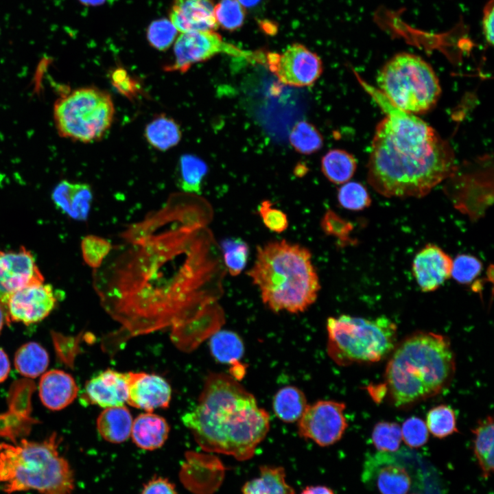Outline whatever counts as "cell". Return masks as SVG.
Listing matches in <instances>:
<instances>
[{
  "mask_svg": "<svg viewBox=\"0 0 494 494\" xmlns=\"http://www.w3.org/2000/svg\"><path fill=\"white\" fill-rule=\"evenodd\" d=\"M120 237L93 272L102 307L121 326L104 338L105 351L171 328L174 344L189 352L221 328L225 315L217 301L226 270L201 213L159 209L128 225Z\"/></svg>",
  "mask_w": 494,
  "mask_h": 494,
  "instance_id": "cell-1",
  "label": "cell"
},
{
  "mask_svg": "<svg viewBox=\"0 0 494 494\" xmlns=\"http://www.w3.org/2000/svg\"><path fill=\"white\" fill-rule=\"evenodd\" d=\"M357 78L386 115L371 142L369 185L385 197L421 198L451 176L458 167L450 144L424 120L397 108Z\"/></svg>",
  "mask_w": 494,
  "mask_h": 494,
  "instance_id": "cell-2",
  "label": "cell"
},
{
  "mask_svg": "<svg viewBox=\"0 0 494 494\" xmlns=\"http://www.w3.org/2000/svg\"><path fill=\"white\" fill-rule=\"evenodd\" d=\"M204 450L251 458L270 430V415L237 379L223 373L204 379L196 406L181 418Z\"/></svg>",
  "mask_w": 494,
  "mask_h": 494,
  "instance_id": "cell-3",
  "label": "cell"
},
{
  "mask_svg": "<svg viewBox=\"0 0 494 494\" xmlns=\"http://www.w3.org/2000/svg\"><path fill=\"white\" fill-rule=\"evenodd\" d=\"M392 351L385 370L384 389L396 407L434 397L450 384L456 364L446 336L416 331L396 344Z\"/></svg>",
  "mask_w": 494,
  "mask_h": 494,
  "instance_id": "cell-4",
  "label": "cell"
},
{
  "mask_svg": "<svg viewBox=\"0 0 494 494\" xmlns=\"http://www.w3.org/2000/svg\"><path fill=\"white\" fill-rule=\"evenodd\" d=\"M247 274L264 305L274 312H303L316 301L320 289L309 250L285 239L257 246Z\"/></svg>",
  "mask_w": 494,
  "mask_h": 494,
  "instance_id": "cell-5",
  "label": "cell"
},
{
  "mask_svg": "<svg viewBox=\"0 0 494 494\" xmlns=\"http://www.w3.org/2000/svg\"><path fill=\"white\" fill-rule=\"evenodd\" d=\"M60 438L53 434L37 442L0 443V489L11 494L34 490L40 494H71L74 473L58 451Z\"/></svg>",
  "mask_w": 494,
  "mask_h": 494,
  "instance_id": "cell-6",
  "label": "cell"
},
{
  "mask_svg": "<svg viewBox=\"0 0 494 494\" xmlns=\"http://www.w3.org/2000/svg\"><path fill=\"white\" fill-rule=\"evenodd\" d=\"M327 352L342 366L377 362L395 349L396 324L386 316L374 318L342 314L327 320Z\"/></svg>",
  "mask_w": 494,
  "mask_h": 494,
  "instance_id": "cell-7",
  "label": "cell"
},
{
  "mask_svg": "<svg viewBox=\"0 0 494 494\" xmlns=\"http://www.w3.org/2000/svg\"><path fill=\"white\" fill-rule=\"evenodd\" d=\"M377 90L397 108L422 114L437 104L441 87L431 65L419 56L400 52L380 69Z\"/></svg>",
  "mask_w": 494,
  "mask_h": 494,
  "instance_id": "cell-8",
  "label": "cell"
},
{
  "mask_svg": "<svg viewBox=\"0 0 494 494\" xmlns=\"http://www.w3.org/2000/svg\"><path fill=\"white\" fill-rule=\"evenodd\" d=\"M111 96L93 86L73 89L54 102L53 118L60 137L81 143L99 140L113 121Z\"/></svg>",
  "mask_w": 494,
  "mask_h": 494,
  "instance_id": "cell-9",
  "label": "cell"
},
{
  "mask_svg": "<svg viewBox=\"0 0 494 494\" xmlns=\"http://www.w3.org/2000/svg\"><path fill=\"white\" fill-rule=\"evenodd\" d=\"M219 54L242 57L250 60H261L257 54L244 51L226 43L215 31L185 32L180 34L174 46V61L165 67L167 71H187L194 64L207 60Z\"/></svg>",
  "mask_w": 494,
  "mask_h": 494,
  "instance_id": "cell-10",
  "label": "cell"
},
{
  "mask_svg": "<svg viewBox=\"0 0 494 494\" xmlns=\"http://www.w3.org/2000/svg\"><path fill=\"white\" fill-rule=\"evenodd\" d=\"M343 402L319 400L307 405L298 421V433L303 438L327 447L341 439L348 426Z\"/></svg>",
  "mask_w": 494,
  "mask_h": 494,
  "instance_id": "cell-11",
  "label": "cell"
},
{
  "mask_svg": "<svg viewBox=\"0 0 494 494\" xmlns=\"http://www.w3.org/2000/svg\"><path fill=\"white\" fill-rule=\"evenodd\" d=\"M265 63L281 83L294 87L313 84L323 71L320 57L299 43L289 46L281 54H268Z\"/></svg>",
  "mask_w": 494,
  "mask_h": 494,
  "instance_id": "cell-12",
  "label": "cell"
},
{
  "mask_svg": "<svg viewBox=\"0 0 494 494\" xmlns=\"http://www.w3.org/2000/svg\"><path fill=\"white\" fill-rule=\"evenodd\" d=\"M57 302L52 287L44 282L27 285L12 294L4 309L6 322H16L25 325L38 322L54 309Z\"/></svg>",
  "mask_w": 494,
  "mask_h": 494,
  "instance_id": "cell-13",
  "label": "cell"
},
{
  "mask_svg": "<svg viewBox=\"0 0 494 494\" xmlns=\"http://www.w3.org/2000/svg\"><path fill=\"white\" fill-rule=\"evenodd\" d=\"M38 282H44V277L30 251L23 247L17 251L0 250V304L3 308L12 294Z\"/></svg>",
  "mask_w": 494,
  "mask_h": 494,
  "instance_id": "cell-14",
  "label": "cell"
},
{
  "mask_svg": "<svg viewBox=\"0 0 494 494\" xmlns=\"http://www.w3.org/2000/svg\"><path fill=\"white\" fill-rule=\"evenodd\" d=\"M128 373V405L147 412L169 406L172 388L160 375L145 372Z\"/></svg>",
  "mask_w": 494,
  "mask_h": 494,
  "instance_id": "cell-15",
  "label": "cell"
},
{
  "mask_svg": "<svg viewBox=\"0 0 494 494\" xmlns=\"http://www.w3.org/2000/svg\"><path fill=\"white\" fill-rule=\"evenodd\" d=\"M452 259L440 247L428 244L420 250L412 261V272L425 292H433L450 277Z\"/></svg>",
  "mask_w": 494,
  "mask_h": 494,
  "instance_id": "cell-16",
  "label": "cell"
},
{
  "mask_svg": "<svg viewBox=\"0 0 494 494\" xmlns=\"http://www.w3.org/2000/svg\"><path fill=\"white\" fill-rule=\"evenodd\" d=\"M127 397L128 373L108 368L86 383L81 399L107 408L124 405Z\"/></svg>",
  "mask_w": 494,
  "mask_h": 494,
  "instance_id": "cell-17",
  "label": "cell"
},
{
  "mask_svg": "<svg viewBox=\"0 0 494 494\" xmlns=\"http://www.w3.org/2000/svg\"><path fill=\"white\" fill-rule=\"evenodd\" d=\"M214 7L212 0H173L169 20L182 33L215 31Z\"/></svg>",
  "mask_w": 494,
  "mask_h": 494,
  "instance_id": "cell-18",
  "label": "cell"
},
{
  "mask_svg": "<svg viewBox=\"0 0 494 494\" xmlns=\"http://www.w3.org/2000/svg\"><path fill=\"white\" fill-rule=\"evenodd\" d=\"M38 390L41 402L46 408L60 410L75 399L78 387L69 373L61 370H51L43 374Z\"/></svg>",
  "mask_w": 494,
  "mask_h": 494,
  "instance_id": "cell-19",
  "label": "cell"
},
{
  "mask_svg": "<svg viewBox=\"0 0 494 494\" xmlns=\"http://www.w3.org/2000/svg\"><path fill=\"white\" fill-rule=\"evenodd\" d=\"M93 192L86 183L62 180L54 189L51 198L56 207L73 220H86L93 201Z\"/></svg>",
  "mask_w": 494,
  "mask_h": 494,
  "instance_id": "cell-20",
  "label": "cell"
},
{
  "mask_svg": "<svg viewBox=\"0 0 494 494\" xmlns=\"http://www.w3.org/2000/svg\"><path fill=\"white\" fill-rule=\"evenodd\" d=\"M169 432V426L163 417L145 412L140 414L133 421L130 435L138 447L152 451L164 445Z\"/></svg>",
  "mask_w": 494,
  "mask_h": 494,
  "instance_id": "cell-21",
  "label": "cell"
},
{
  "mask_svg": "<svg viewBox=\"0 0 494 494\" xmlns=\"http://www.w3.org/2000/svg\"><path fill=\"white\" fill-rule=\"evenodd\" d=\"M133 419L130 410L125 406L105 408L97 419V428L100 436L111 443H121L130 436Z\"/></svg>",
  "mask_w": 494,
  "mask_h": 494,
  "instance_id": "cell-22",
  "label": "cell"
},
{
  "mask_svg": "<svg viewBox=\"0 0 494 494\" xmlns=\"http://www.w3.org/2000/svg\"><path fill=\"white\" fill-rule=\"evenodd\" d=\"M242 491L243 494H295L284 469L268 465L261 466L259 476L246 482Z\"/></svg>",
  "mask_w": 494,
  "mask_h": 494,
  "instance_id": "cell-23",
  "label": "cell"
},
{
  "mask_svg": "<svg viewBox=\"0 0 494 494\" xmlns=\"http://www.w3.org/2000/svg\"><path fill=\"white\" fill-rule=\"evenodd\" d=\"M307 401L304 392L294 386L279 389L272 399V409L276 416L287 423L298 422L304 413Z\"/></svg>",
  "mask_w": 494,
  "mask_h": 494,
  "instance_id": "cell-24",
  "label": "cell"
},
{
  "mask_svg": "<svg viewBox=\"0 0 494 494\" xmlns=\"http://www.w3.org/2000/svg\"><path fill=\"white\" fill-rule=\"evenodd\" d=\"M357 168V161L353 154L341 149H332L322 158L321 170L331 183L344 184L350 180Z\"/></svg>",
  "mask_w": 494,
  "mask_h": 494,
  "instance_id": "cell-25",
  "label": "cell"
},
{
  "mask_svg": "<svg viewBox=\"0 0 494 494\" xmlns=\"http://www.w3.org/2000/svg\"><path fill=\"white\" fill-rule=\"evenodd\" d=\"M144 135L152 147L165 151L179 143L181 130L172 118L165 115H159L147 124Z\"/></svg>",
  "mask_w": 494,
  "mask_h": 494,
  "instance_id": "cell-26",
  "label": "cell"
},
{
  "mask_svg": "<svg viewBox=\"0 0 494 494\" xmlns=\"http://www.w3.org/2000/svg\"><path fill=\"white\" fill-rule=\"evenodd\" d=\"M493 420L491 416L480 420L472 432L474 434V454L484 478L493 471Z\"/></svg>",
  "mask_w": 494,
  "mask_h": 494,
  "instance_id": "cell-27",
  "label": "cell"
},
{
  "mask_svg": "<svg viewBox=\"0 0 494 494\" xmlns=\"http://www.w3.org/2000/svg\"><path fill=\"white\" fill-rule=\"evenodd\" d=\"M209 349L213 357L219 362L231 364L239 362L244 353L242 338L229 330H217L209 337Z\"/></svg>",
  "mask_w": 494,
  "mask_h": 494,
  "instance_id": "cell-28",
  "label": "cell"
},
{
  "mask_svg": "<svg viewBox=\"0 0 494 494\" xmlns=\"http://www.w3.org/2000/svg\"><path fill=\"white\" fill-rule=\"evenodd\" d=\"M49 363L47 351L34 342L22 345L14 356V366L17 371L30 378H35L43 374Z\"/></svg>",
  "mask_w": 494,
  "mask_h": 494,
  "instance_id": "cell-29",
  "label": "cell"
},
{
  "mask_svg": "<svg viewBox=\"0 0 494 494\" xmlns=\"http://www.w3.org/2000/svg\"><path fill=\"white\" fill-rule=\"evenodd\" d=\"M375 480L380 494H406L411 486L408 472L398 464H386L380 467Z\"/></svg>",
  "mask_w": 494,
  "mask_h": 494,
  "instance_id": "cell-30",
  "label": "cell"
},
{
  "mask_svg": "<svg viewBox=\"0 0 494 494\" xmlns=\"http://www.w3.org/2000/svg\"><path fill=\"white\" fill-rule=\"evenodd\" d=\"M179 169V183L183 192L199 195L208 171L207 164L193 155L184 154L180 159Z\"/></svg>",
  "mask_w": 494,
  "mask_h": 494,
  "instance_id": "cell-31",
  "label": "cell"
},
{
  "mask_svg": "<svg viewBox=\"0 0 494 494\" xmlns=\"http://www.w3.org/2000/svg\"><path fill=\"white\" fill-rule=\"evenodd\" d=\"M289 140L296 152L306 155L318 152L323 145V137L320 132L306 121H300L293 126Z\"/></svg>",
  "mask_w": 494,
  "mask_h": 494,
  "instance_id": "cell-32",
  "label": "cell"
},
{
  "mask_svg": "<svg viewBox=\"0 0 494 494\" xmlns=\"http://www.w3.org/2000/svg\"><path fill=\"white\" fill-rule=\"evenodd\" d=\"M219 246L226 270L232 276L239 275L248 261V244L241 238L231 237L222 240Z\"/></svg>",
  "mask_w": 494,
  "mask_h": 494,
  "instance_id": "cell-33",
  "label": "cell"
},
{
  "mask_svg": "<svg viewBox=\"0 0 494 494\" xmlns=\"http://www.w3.org/2000/svg\"><path fill=\"white\" fill-rule=\"evenodd\" d=\"M425 423L428 431L438 438H445L458 432L455 411L445 404L430 410Z\"/></svg>",
  "mask_w": 494,
  "mask_h": 494,
  "instance_id": "cell-34",
  "label": "cell"
},
{
  "mask_svg": "<svg viewBox=\"0 0 494 494\" xmlns=\"http://www.w3.org/2000/svg\"><path fill=\"white\" fill-rule=\"evenodd\" d=\"M375 447L380 452H395L402 440L400 426L394 422L381 421L377 423L372 432Z\"/></svg>",
  "mask_w": 494,
  "mask_h": 494,
  "instance_id": "cell-35",
  "label": "cell"
},
{
  "mask_svg": "<svg viewBox=\"0 0 494 494\" xmlns=\"http://www.w3.org/2000/svg\"><path fill=\"white\" fill-rule=\"evenodd\" d=\"M214 15L218 26L234 31L242 26L246 11L237 0H220L215 5Z\"/></svg>",
  "mask_w": 494,
  "mask_h": 494,
  "instance_id": "cell-36",
  "label": "cell"
},
{
  "mask_svg": "<svg viewBox=\"0 0 494 494\" xmlns=\"http://www.w3.org/2000/svg\"><path fill=\"white\" fill-rule=\"evenodd\" d=\"M338 200L344 209L361 211L368 207L371 199L366 188L358 182H347L342 184L338 191Z\"/></svg>",
  "mask_w": 494,
  "mask_h": 494,
  "instance_id": "cell-37",
  "label": "cell"
},
{
  "mask_svg": "<svg viewBox=\"0 0 494 494\" xmlns=\"http://www.w3.org/2000/svg\"><path fill=\"white\" fill-rule=\"evenodd\" d=\"M178 30L167 19H159L152 21L147 30L149 44L159 51H165L175 41Z\"/></svg>",
  "mask_w": 494,
  "mask_h": 494,
  "instance_id": "cell-38",
  "label": "cell"
},
{
  "mask_svg": "<svg viewBox=\"0 0 494 494\" xmlns=\"http://www.w3.org/2000/svg\"><path fill=\"white\" fill-rule=\"evenodd\" d=\"M112 247L111 243L105 238L88 235L82 242L84 259L93 269L98 268L109 254Z\"/></svg>",
  "mask_w": 494,
  "mask_h": 494,
  "instance_id": "cell-39",
  "label": "cell"
},
{
  "mask_svg": "<svg viewBox=\"0 0 494 494\" xmlns=\"http://www.w3.org/2000/svg\"><path fill=\"white\" fill-rule=\"evenodd\" d=\"M482 270V262L475 256L460 254L452 261L451 276L461 284H469Z\"/></svg>",
  "mask_w": 494,
  "mask_h": 494,
  "instance_id": "cell-40",
  "label": "cell"
},
{
  "mask_svg": "<svg viewBox=\"0 0 494 494\" xmlns=\"http://www.w3.org/2000/svg\"><path fill=\"white\" fill-rule=\"evenodd\" d=\"M404 443L412 448L424 445L428 440L429 431L425 422L417 416L407 419L401 428Z\"/></svg>",
  "mask_w": 494,
  "mask_h": 494,
  "instance_id": "cell-41",
  "label": "cell"
},
{
  "mask_svg": "<svg viewBox=\"0 0 494 494\" xmlns=\"http://www.w3.org/2000/svg\"><path fill=\"white\" fill-rule=\"evenodd\" d=\"M258 212L263 224L271 231L281 233L288 226L287 215L272 206L270 200H263L258 207Z\"/></svg>",
  "mask_w": 494,
  "mask_h": 494,
  "instance_id": "cell-42",
  "label": "cell"
},
{
  "mask_svg": "<svg viewBox=\"0 0 494 494\" xmlns=\"http://www.w3.org/2000/svg\"><path fill=\"white\" fill-rule=\"evenodd\" d=\"M320 226L326 235L336 237L342 242L349 240V233L352 230V224L350 222L342 219L331 209L327 210L323 215Z\"/></svg>",
  "mask_w": 494,
  "mask_h": 494,
  "instance_id": "cell-43",
  "label": "cell"
},
{
  "mask_svg": "<svg viewBox=\"0 0 494 494\" xmlns=\"http://www.w3.org/2000/svg\"><path fill=\"white\" fill-rule=\"evenodd\" d=\"M141 494H178L175 485L168 479L156 477L149 480Z\"/></svg>",
  "mask_w": 494,
  "mask_h": 494,
  "instance_id": "cell-44",
  "label": "cell"
},
{
  "mask_svg": "<svg viewBox=\"0 0 494 494\" xmlns=\"http://www.w3.org/2000/svg\"><path fill=\"white\" fill-rule=\"evenodd\" d=\"M494 0H489L484 5L482 12V28L484 39L487 44H493V18Z\"/></svg>",
  "mask_w": 494,
  "mask_h": 494,
  "instance_id": "cell-45",
  "label": "cell"
},
{
  "mask_svg": "<svg viewBox=\"0 0 494 494\" xmlns=\"http://www.w3.org/2000/svg\"><path fill=\"white\" fill-rule=\"evenodd\" d=\"M113 80L115 87L122 93L127 95L134 93L136 86L132 80L127 75L126 71L119 69L113 74Z\"/></svg>",
  "mask_w": 494,
  "mask_h": 494,
  "instance_id": "cell-46",
  "label": "cell"
},
{
  "mask_svg": "<svg viewBox=\"0 0 494 494\" xmlns=\"http://www.w3.org/2000/svg\"><path fill=\"white\" fill-rule=\"evenodd\" d=\"M10 370V364L8 357L4 351L0 348V383L4 381Z\"/></svg>",
  "mask_w": 494,
  "mask_h": 494,
  "instance_id": "cell-47",
  "label": "cell"
},
{
  "mask_svg": "<svg viewBox=\"0 0 494 494\" xmlns=\"http://www.w3.org/2000/svg\"><path fill=\"white\" fill-rule=\"evenodd\" d=\"M300 494H335V493L327 486L317 485L307 486Z\"/></svg>",
  "mask_w": 494,
  "mask_h": 494,
  "instance_id": "cell-48",
  "label": "cell"
},
{
  "mask_svg": "<svg viewBox=\"0 0 494 494\" xmlns=\"http://www.w3.org/2000/svg\"><path fill=\"white\" fill-rule=\"evenodd\" d=\"M84 6H99L103 5L107 0H78Z\"/></svg>",
  "mask_w": 494,
  "mask_h": 494,
  "instance_id": "cell-49",
  "label": "cell"
},
{
  "mask_svg": "<svg viewBox=\"0 0 494 494\" xmlns=\"http://www.w3.org/2000/svg\"><path fill=\"white\" fill-rule=\"evenodd\" d=\"M244 8H250L257 5L261 0H237Z\"/></svg>",
  "mask_w": 494,
  "mask_h": 494,
  "instance_id": "cell-50",
  "label": "cell"
},
{
  "mask_svg": "<svg viewBox=\"0 0 494 494\" xmlns=\"http://www.w3.org/2000/svg\"><path fill=\"white\" fill-rule=\"evenodd\" d=\"M6 322V316L3 307L0 304V333L4 323Z\"/></svg>",
  "mask_w": 494,
  "mask_h": 494,
  "instance_id": "cell-51",
  "label": "cell"
},
{
  "mask_svg": "<svg viewBox=\"0 0 494 494\" xmlns=\"http://www.w3.org/2000/svg\"><path fill=\"white\" fill-rule=\"evenodd\" d=\"M0 34H1V27H0Z\"/></svg>",
  "mask_w": 494,
  "mask_h": 494,
  "instance_id": "cell-52",
  "label": "cell"
}]
</instances>
